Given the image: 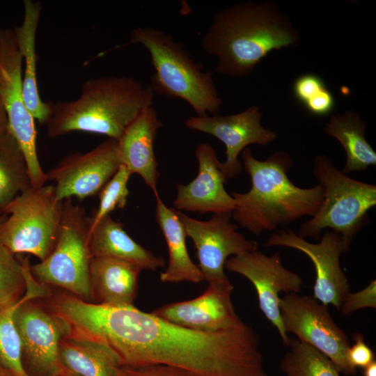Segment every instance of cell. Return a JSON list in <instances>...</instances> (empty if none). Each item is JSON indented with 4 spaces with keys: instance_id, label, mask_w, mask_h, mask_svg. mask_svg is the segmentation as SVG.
Returning <instances> with one entry per match:
<instances>
[{
    "instance_id": "31",
    "label": "cell",
    "mask_w": 376,
    "mask_h": 376,
    "mask_svg": "<svg viewBox=\"0 0 376 376\" xmlns=\"http://www.w3.org/2000/svg\"><path fill=\"white\" fill-rule=\"evenodd\" d=\"M327 88L324 81L319 75L313 73H306L297 77L292 88L295 98L303 107L318 97Z\"/></svg>"
},
{
    "instance_id": "23",
    "label": "cell",
    "mask_w": 376,
    "mask_h": 376,
    "mask_svg": "<svg viewBox=\"0 0 376 376\" xmlns=\"http://www.w3.org/2000/svg\"><path fill=\"white\" fill-rule=\"evenodd\" d=\"M24 17L20 26L13 29L17 45L24 63L22 92L25 105L40 124L45 125L49 113L48 102L42 100L39 94L36 63V33L42 11L41 3L24 0Z\"/></svg>"
},
{
    "instance_id": "5",
    "label": "cell",
    "mask_w": 376,
    "mask_h": 376,
    "mask_svg": "<svg viewBox=\"0 0 376 376\" xmlns=\"http://www.w3.org/2000/svg\"><path fill=\"white\" fill-rule=\"evenodd\" d=\"M130 43L147 49L155 73L150 86L155 93L180 98L197 116L217 115L222 104L211 72H204L182 42L165 32L151 27H137L131 31Z\"/></svg>"
},
{
    "instance_id": "39",
    "label": "cell",
    "mask_w": 376,
    "mask_h": 376,
    "mask_svg": "<svg viewBox=\"0 0 376 376\" xmlns=\"http://www.w3.org/2000/svg\"><path fill=\"white\" fill-rule=\"evenodd\" d=\"M6 215L5 214L0 213V224L6 219Z\"/></svg>"
},
{
    "instance_id": "7",
    "label": "cell",
    "mask_w": 376,
    "mask_h": 376,
    "mask_svg": "<svg viewBox=\"0 0 376 376\" xmlns=\"http://www.w3.org/2000/svg\"><path fill=\"white\" fill-rule=\"evenodd\" d=\"M20 262L26 288L24 300L15 311L14 321L21 340L23 364L29 376H56L64 370L58 356L59 344L71 327L50 308L35 301L50 295L48 285L34 279L29 258Z\"/></svg>"
},
{
    "instance_id": "25",
    "label": "cell",
    "mask_w": 376,
    "mask_h": 376,
    "mask_svg": "<svg viewBox=\"0 0 376 376\" xmlns=\"http://www.w3.org/2000/svg\"><path fill=\"white\" fill-rule=\"evenodd\" d=\"M366 122L352 110L332 114L324 127V132L337 139L346 154L342 172L365 171L376 165V152L366 138Z\"/></svg>"
},
{
    "instance_id": "14",
    "label": "cell",
    "mask_w": 376,
    "mask_h": 376,
    "mask_svg": "<svg viewBox=\"0 0 376 376\" xmlns=\"http://www.w3.org/2000/svg\"><path fill=\"white\" fill-rule=\"evenodd\" d=\"M265 246L291 248L306 255L315 270L313 297L324 305L340 308L350 292L347 279L340 264V255L347 249L340 235L327 230L319 242L311 243L291 230L281 229L272 233Z\"/></svg>"
},
{
    "instance_id": "27",
    "label": "cell",
    "mask_w": 376,
    "mask_h": 376,
    "mask_svg": "<svg viewBox=\"0 0 376 376\" xmlns=\"http://www.w3.org/2000/svg\"><path fill=\"white\" fill-rule=\"evenodd\" d=\"M289 350L280 368L286 376H340L334 364L312 346L297 338H290Z\"/></svg>"
},
{
    "instance_id": "1",
    "label": "cell",
    "mask_w": 376,
    "mask_h": 376,
    "mask_svg": "<svg viewBox=\"0 0 376 376\" xmlns=\"http://www.w3.org/2000/svg\"><path fill=\"white\" fill-rule=\"evenodd\" d=\"M62 315L73 330L109 345L125 365L164 364L196 376H267L258 336L244 322L201 332L134 306L97 304L75 297L65 301Z\"/></svg>"
},
{
    "instance_id": "2",
    "label": "cell",
    "mask_w": 376,
    "mask_h": 376,
    "mask_svg": "<svg viewBox=\"0 0 376 376\" xmlns=\"http://www.w3.org/2000/svg\"><path fill=\"white\" fill-rule=\"evenodd\" d=\"M300 35L290 17L272 1H248L216 13L203 36L202 47L216 56V71L250 75L270 52L296 47Z\"/></svg>"
},
{
    "instance_id": "24",
    "label": "cell",
    "mask_w": 376,
    "mask_h": 376,
    "mask_svg": "<svg viewBox=\"0 0 376 376\" xmlns=\"http://www.w3.org/2000/svg\"><path fill=\"white\" fill-rule=\"evenodd\" d=\"M154 193L156 201L155 219L169 251L168 266L161 273L160 281L163 283L189 281L195 283L203 281L198 265L192 261L188 253L187 235L178 210L167 207L157 191Z\"/></svg>"
},
{
    "instance_id": "30",
    "label": "cell",
    "mask_w": 376,
    "mask_h": 376,
    "mask_svg": "<svg viewBox=\"0 0 376 376\" xmlns=\"http://www.w3.org/2000/svg\"><path fill=\"white\" fill-rule=\"evenodd\" d=\"M132 173L124 165H120L113 176L98 193L100 203L92 217H88L91 224L96 223L116 208L125 207L129 195L127 183Z\"/></svg>"
},
{
    "instance_id": "12",
    "label": "cell",
    "mask_w": 376,
    "mask_h": 376,
    "mask_svg": "<svg viewBox=\"0 0 376 376\" xmlns=\"http://www.w3.org/2000/svg\"><path fill=\"white\" fill-rule=\"evenodd\" d=\"M187 237L196 250L198 267L203 281L208 283L230 281L224 273L229 256L242 255L258 250V244L237 232L238 226L232 223L231 212L216 213L206 221L189 217L178 211Z\"/></svg>"
},
{
    "instance_id": "17",
    "label": "cell",
    "mask_w": 376,
    "mask_h": 376,
    "mask_svg": "<svg viewBox=\"0 0 376 376\" xmlns=\"http://www.w3.org/2000/svg\"><path fill=\"white\" fill-rule=\"evenodd\" d=\"M230 281L208 283L206 290L194 299L164 305L152 314L176 325L201 332H215L240 326L235 313Z\"/></svg>"
},
{
    "instance_id": "28",
    "label": "cell",
    "mask_w": 376,
    "mask_h": 376,
    "mask_svg": "<svg viewBox=\"0 0 376 376\" xmlns=\"http://www.w3.org/2000/svg\"><path fill=\"white\" fill-rule=\"evenodd\" d=\"M24 297V294L15 304L0 309V365L14 376H29L23 364L21 340L14 321L15 311Z\"/></svg>"
},
{
    "instance_id": "33",
    "label": "cell",
    "mask_w": 376,
    "mask_h": 376,
    "mask_svg": "<svg viewBox=\"0 0 376 376\" xmlns=\"http://www.w3.org/2000/svg\"><path fill=\"white\" fill-rule=\"evenodd\" d=\"M120 376H196L184 369L172 366L148 363L140 365L123 364Z\"/></svg>"
},
{
    "instance_id": "9",
    "label": "cell",
    "mask_w": 376,
    "mask_h": 376,
    "mask_svg": "<svg viewBox=\"0 0 376 376\" xmlns=\"http://www.w3.org/2000/svg\"><path fill=\"white\" fill-rule=\"evenodd\" d=\"M88 230V217L84 209L74 204L72 198L63 201L56 243L45 260L30 265L34 279L42 284L61 288L84 301L92 302Z\"/></svg>"
},
{
    "instance_id": "6",
    "label": "cell",
    "mask_w": 376,
    "mask_h": 376,
    "mask_svg": "<svg viewBox=\"0 0 376 376\" xmlns=\"http://www.w3.org/2000/svg\"><path fill=\"white\" fill-rule=\"evenodd\" d=\"M313 175L323 192L322 201L297 235L318 240L327 228L340 235L348 250L354 237L369 221L368 212L376 205V186L348 177L325 155H316Z\"/></svg>"
},
{
    "instance_id": "19",
    "label": "cell",
    "mask_w": 376,
    "mask_h": 376,
    "mask_svg": "<svg viewBox=\"0 0 376 376\" xmlns=\"http://www.w3.org/2000/svg\"><path fill=\"white\" fill-rule=\"evenodd\" d=\"M162 123L155 109L145 108L128 125L118 140V152L122 165L136 173L154 192L159 178L154 145Z\"/></svg>"
},
{
    "instance_id": "11",
    "label": "cell",
    "mask_w": 376,
    "mask_h": 376,
    "mask_svg": "<svg viewBox=\"0 0 376 376\" xmlns=\"http://www.w3.org/2000/svg\"><path fill=\"white\" fill-rule=\"evenodd\" d=\"M279 308L286 331L327 357L338 370L354 375L347 352L350 345L346 333L333 320L328 306L313 296L288 293L280 298Z\"/></svg>"
},
{
    "instance_id": "35",
    "label": "cell",
    "mask_w": 376,
    "mask_h": 376,
    "mask_svg": "<svg viewBox=\"0 0 376 376\" xmlns=\"http://www.w3.org/2000/svg\"><path fill=\"white\" fill-rule=\"evenodd\" d=\"M8 130V123L3 107L0 101V138Z\"/></svg>"
},
{
    "instance_id": "10",
    "label": "cell",
    "mask_w": 376,
    "mask_h": 376,
    "mask_svg": "<svg viewBox=\"0 0 376 376\" xmlns=\"http://www.w3.org/2000/svg\"><path fill=\"white\" fill-rule=\"evenodd\" d=\"M22 65L13 29H0V101L6 114L8 130L25 157L32 187H36L44 185L47 176L38 156L36 120L23 98Z\"/></svg>"
},
{
    "instance_id": "38",
    "label": "cell",
    "mask_w": 376,
    "mask_h": 376,
    "mask_svg": "<svg viewBox=\"0 0 376 376\" xmlns=\"http://www.w3.org/2000/svg\"><path fill=\"white\" fill-rule=\"evenodd\" d=\"M0 376H14V375L0 365Z\"/></svg>"
},
{
    "instance_id": "26",
    "label": "cell",
    "mask_w": 376,
    "mask_h": 376,
    "mask_svg": "<svg viewBox=\"0 0 376 376\" xmlns=\"http://www.w3.org/2000/svg\"><path fill=\"white\" fill-rule=\"evenodd\" d=\"M31 187L23 151L8 130L0 138V211Z\"/></svg>"
},
{
    "instance_id": "3",
    "label": "cell",
    "mask_w": 376,
    "mask_h": 376,
    "mask_svg": "<svg viewBox=\"0 0 376 376\" xmlns=\"http://www.w3.org/2000/svg\"><path fill=\"white\" fill-rule=\"evenodd\" d=\"M242 161L251 187L245 193L230 194L235 201L232 218L237 226L258 235L315 214L323 199L322 187L318 184L301 188L292 182L287 175L292 163L289 153L276 151L261 161L246 148Z\"/></svg>"
},
{
    "instance_id": "20",
    "label": "cell",
    "mask_w": 376,
    "mask_h": 376,
    "mask_svg": "<svg viewBox=\"0 0 376 376\" xmlns=\"http://www.w3.org/2000/svg\"><path fill=\"white\" fill-rule=\"evenodd\" d=\"M142 270L120 260L92 257L90 263L92 303L113 306H134Z\"/></svg>"
},
{
    "instance_id": "15",
    "label": "cell",
    "mask_w": 376,
    "mask_h": 376,
    "mask_svg": "<svg viewBox=\"0 0 376 376\" xmlns=\"http://www.w3.org/2000/svg\"><path fill=\"white\" fill-rule=\"evenodd\" d=\"M121 165L118 141L108 139L92 150L65 157L47 173L55 182L58 201L75 196L81 201L100 192Z\"/></svg>"
},
{
    "instance_id": "21",
    "label": "cell",
    "mask_w": 376,
    "mask_h": 376,
    "mask_svg": "<svg viewBox=\"0 0 376 376\" xmlns=\"http://www.w3.org/2000/svg\"><path fill=\"white\" fill-rule=\"evenodd\" d=\"M88 247L92 257H105L134 264L142 269L155 271L164 260L135 242L122 223L107 215L96 223L88 221Z\"/></svg>"
},
{
    "instance_id": "13",
    "label": "cell",
    "mask_w": 376,
    "mask_h": 376,
    "mask_svg": "<svg viewBox=\"0 0 376 376\" xmlns=\"http://www.w3.org/2000/svg\"><path fill=\"white\" fill-rule=\"evenodd\" d=\"M224 268L244 276L253 284L260 309L277 329L283 343L288 346L290 338L281 320L279 294L299 292L303 284L301 278L282 265L279 253L267 256L258 250L230 257Z\"/></svg>"
},
{
    "instance_id": "37",
    "label": "cell",
    "mask_w": 376,
    "mask_h": 376,
    "mask_svg": "<svg viewBox=\"0 0 376 376\" xmlns=\"http://www.w3.org/2000/svg\"><path fill=\"white\" fill-rule=\"evenodd\" d=\"M56 376H80V375L64 368V370Z\"/></svg>"
},
{
    "instance_id": "22",
    "label": "cell",
    "mask_w": 376,
    "mask_h": 376,
    "mask_svg": "<svg viewBox=\"0 0 376 376\" xmlns=\"http://www.w3.org/2000/svg\"><path fill=\"white\" fill-rule=\"evenodd\" d=\"M62 366L80 376H120L123 362L106 343L72 329L61 340Z\"/></svg>"
},
{
    "instance_id": "34",
    "label": "cell",
    "mask_w": 376,
    "mask_h": 376,
    "mask_svg": "<svg viewBox=\"0 0 376 376\" xmlns=\"http://www.w3.org/2000/svg\"><path fill=\"white\" fill-rule=\"evenodd\" d=\"M353 340L354 343L350 345L347 352V360L354 368H363L375 360L374 352L366 343L362 334H354Z\"/></svg>"
},
{
    "instance_id": "18",
    "label": "cell",
    "mask_w": 376,
    "mask_h": 376,
    "mask_svg": "<svg viewBox=\"0 0 376 376\" xmlns=\"http://www.w3.org/2000/svg\"><path fill=\"white\" fill-rule=\"evenodd\" d=\"M195 156L198 171L187 185L178 183L173 201L175 210L204 214L231 212L235 201L224 187L226 179L219 169L220 162L212 146L200 143Z\"/></svg>"
},
{
    "instance_id": "16",
    "label": "cell",
    "mask_w": 376,
    "mask_h": 376,
    "mask_svg": "<svg viewBox=\"0 0 376 376\" xmlns=\"http://www.w3.org/2000/svg\"><path fill=\"white\" fill-rule=\"evenodd\" d=\"M262 113L256 105L235 114L191 116L185 121L187 128L214 136L226 146V160L219 169L226 180L242 173L238 156L251 144L267 145L274 142L277 135L261 124Z\"/></svg>"
},
{
    "instance_id": "8",
    "label": "cell",
    "mask_w": 376,
    "mask_h": 376,
    "mask_svg": "<svg viewBox=\"0 0 376 376\" xmlns=\"http://www.w3.org/2000/svg\"><path fill=\"white\" fill-rule=\"evenodd\" d=\"M63 201L55 186L31 187L4 207L0 224V243L14 255L32 254L45 260L58 236Z\"/></svg>"
},
{
    "instance_id": "32",
    "label": "cell",
    "mask_w": 376,
    "mask_h": 376,
    "mask_svg": "<svg viewBox=\"0 0 376 376\" xmlns=\"http://www.w3.org/2000/svg\"><path fill=\"white\" fill-rule=\"evenodd\" d=\"M376 308V281L372 280L363 289L349 292L343 298L340 310L343 315H351L361 308Z\"/></svg>"
},
{
    "instance_id": "4",
    "label": "cell",
    "mask_w": 376,
    "mask_h": 376,
    "mask_svg": "<svg viewBox=\"0 0 376 376\" xmlns=\"http://www.w3.org/2000/svg\"><path fill=\"white\" fill-rule=\"evenodd\" d=\"M155 93L132 77L105 76L86 81L81 95L72 101L48 102L45 124L50 138L72 132L105 135L118 140L146 107Z\"/></svg>"
},
{
    "instance_id": "36",
    "label": "cell",
    "mask_w": 376,
    "mask_h": 376,
    "mask_svg": "<svg viewBox=\"0 0 376 376\" xmlns=\"http://www.w3.org/2000/svg\"><path fill=\"white\" fill-rule=\"evenodd\" d=\"M363 376H376V361H373L370 364L363 368Z\"/></svg>"
},
{
    "instance_id": "29",
    "label": "cell",
    "mask_w": 376,
    "mask_h": 376,
    "mask_svg": "<svg viewBox=\"0 0 376 376\" xmlns=\"http://www.w3.org/2000/svg\"><path fill=\"white\" fill-rule=\"evenodd\" d=\"M26 288L19 260L0 243V309L17 302Z\"/></svg>"
}]
</instances>
